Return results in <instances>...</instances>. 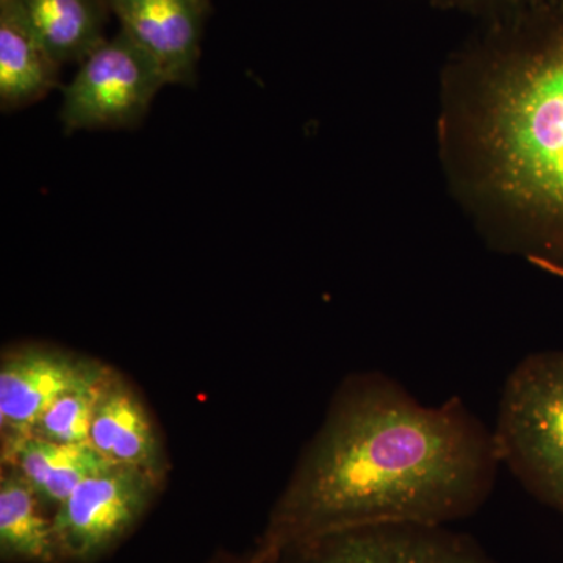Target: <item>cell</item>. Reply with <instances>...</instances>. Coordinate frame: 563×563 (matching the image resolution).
I'll return each instance as SVG.
<instances>
[{"label":"cell","instance_id":"obj_1","mask_svg":"<svg viewBox=\"0 0 563 563\" xmlns=\"http://www.w3.org/2000/svg\"><path fill=\"white\" fill-rule=\"evenodd\" d=\"M499 465L493 431L459 396L424 406L387 374H350L252 548L280 555L357 526L453 523L487 503Z\"/></svg>","mask_w":563,"mask_h":563},{"label":"cell","instance_id":"obj_2","mask_svg":"<svg viewBox=\"0 0 563 563\" xmlns=\"http://www.w3.org/2000/svg\"><path fill=\"white\" fill-rule=\"evenodd\" d=\"M448 174L495 246L563 274V20L485 21L448 65Z\"/></svg>","mask_w":563,"mask_h":563},{"label":"cell","instance_id":"obj_3","mask_svg":"<svg viewBox=\"0 0 563 563\" xmlns=\"http://www.w3.org/2000/svg\"><path fill=\"white\" fill-rule=\"evenodd\" d=\"M493 437L526 492L563 517V351L536 352L515 366Z\"/></svg>","mask_w":563,"mask_h":563},{"label":"cell","instance_id":"obj_4","mask_svg":"<svg viewBox=\"0 0 563 563\" xmlns=\"http://www.w3.org/2000/svg\"><path fill=\"white\" fill-rule=\"evenodd\" d=\"M166 85L157 63L120 31L80 63L63 90V128L66 133L136 128Z\"/></svg>","mask_w":563,"mask_h":563},{"label":"cell","instance_id":"obj_5","mask_svg":"<svg viewBox=\"0 0 563 563\" xmlns=\"http://www.w3.org/2000/svg\"><path fill=\"white\" fill-rule=\"evenodd\" d=\"M166 484L129 466L91 474L55 510L60 563H98L113 554L157 501Z\"/></svg>","mask_w":563,"mask_h":563},{"label":"cell","instance_id":"obj_6","mask_svg":"<svg viewBox=\"0 0 563 563\" xmlns=\"http://www.w3.org/2000/svg\"><path fill=\"white\" fill-rule=\"evenodd\" d=\"M282 563H498L446 525L380 523L324 533L280 554Z\"/></svg>","mask_w":563,"mask_h":563},{"label":"cell","instance_id":"obj_7","mask_svg":"<svg viewBox=\"0 0 563 563\" xmlns=\"http://www.w3.org/2000/svg\"><path fill=\"white\" fill-rule=\"evenodd\" d=\"M109 363L49 343H18L0 355V450L31 435L52 402L98 383Z\"/></svg>","mask_w":563,"mask_h":563},{"label":"cell","instance_id":"obj_8","mask_svg":"<svg viewBox=\"0 0 563 563\" xmlns=\"http://www.w3.org/2000/svg\"><path fill=\"white\" fill-rule=\"evenodd\" d=\"M121 31L157 63L168 85L196 81L207 0H109Z\"/></svg>","mask_w":563,"mask_h":563},{"label":"cell","instance_id":"obj_9","mask_svg":"<svg viewBox=\"0 0 563 563\" xmlns=\"http://www.w3.org/2000/svg\"><path fill=\"white\" fill-rule=\"evenodd\" d=\"M88 442L113 465L168 481L169 461L157 424L140 393L113 366L99 387Z\"/></svg>","mask_w":563,"mask_h":563},{"label":"cell","instance_id":"obj_10","mask_svg":"<svg viewBox=\"0 0 563 563\" xmlns=\"http://www.w3.org/2000/svg\"><path fill=\"white\" fill-rule=\"evenodd\" d=\"M58 65L81 63L106 41L109 0H0Z\"/></svg>","mask_w":563,"mask_h":563},{"label":"cell","instance_id":"obj_11","mask_svg":"<svg viewBox=\"0 0 563 563\" xmlns=\"http://www.w3.org/2000/svg\"><path fill=\"white\" fill-rule=\"evenodd\" d=\"M0 465L24 477L44 506L55 510L91 474L113 465L90 443H57L25 437L0 450Z\"/></svg>","mask_w":563,"mask_h":563},{"label":"cell","instance_id":"obj_12","mask_svg":"<svg viewBox=\"0 0 563 563\" xmlns=\"http://www.w3.org/2000/svg\"><path fill=\"white\" fill-rule=\"evenodd\" d=\"M60 68L9 5L0 3V110L27 109L60 85Z\"/></svg>","mask_w":563,"mask_h":563},{"label":"cell","instance_id":"obj_13","mask_svg":"<svg viewBox=\"0 0 563 563\" xmlns=\"http://www.w3.org/2000/svg\"><path fill=\"white\" fill-rule=\"evenodd\" d=\"M0 562L60 563L54 514L31 484L5 465H0Z\"/></svg>","mask_w":563,"mask_h":563},{"label":"cell","instance_id":"obj_14","mask_svg":"<svg viewBox=\"0 0 563 563\" xmlns=\"http://www.w3.org/2000/svg\"><path fill=\"white\" fill-rule=\"evenodd\" d=\"M106 376L98 383L74 388L52 402L35 422L29 437L57 443H90L92 413L99 387Z\"/></svg>","mask_w":563,"mask_h":563},{"label":"cell","instance_id":"obj_15","mask_svg":"<svg viewBox=\"0 0 563 563\" xmlns=\"http://www.w3.org/2000/svg\"><path fill=\"white\" fill-rule=\"evenodd\" d=\"M432 2L442 9L463 11L481 20L490 21L544 0H432Z\"/></svg>","mask_w":563,"mask_h":563},{"label":"cell","instance_id":"obj_16","mask_svg":"<svg viewBox=\"0 0 563 563\" xmlns=\"http://www.w3.org/2000/svg\"><path fill=\"white\" fill-rule=\"evenodd\" d=\"M203 563H282L280 555H263L257 553L254 548L244 551V553H235V551L218 550L211 554Z\"/></svg>","mask_w":563,"mask_h":563}]
</instances>
